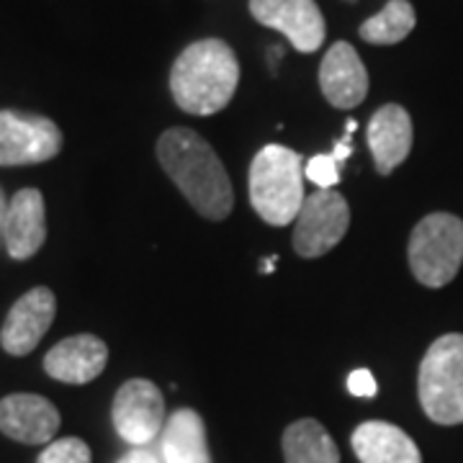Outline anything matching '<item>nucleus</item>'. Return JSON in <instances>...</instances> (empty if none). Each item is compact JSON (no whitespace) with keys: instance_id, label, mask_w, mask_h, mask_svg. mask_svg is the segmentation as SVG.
Here are the masks:
<instances>
[{"instance_id":"1","label":"nucleus","mask_w":463,"mask_h":463,"mask_svg":"<svg viewBox=\"0 0 463 463\" xmlns=\"http://www.w3.org/2000/svg\"><path fill=\"white\" fill-rule=\"evenodd\" d=\"M157 160L175 188L203 219L222 222L234 209L232 181L214 147L188 127H173L157 139Z\"/></svg>"},{"instance_id":"2","label":"nucleus","mask_w":463,"mask_h":463,"mask_svg":"<svg viewBox=\"0 0 463 463\" xmlns=\"http://www.w3.org/2000/svg\"><path fill=\"white\" fill-rule=\"evenodd\" d=\"M237 85L240 62L224 39L188 44L170 70V93L185 114L212 116L227 109Z\"/></svg>"},{"instance_id":"3","label":"nucleus","mask_w":463,"mask_h":463,"mask_svg":"<svg viewBox=\"0 0 463 463\" xmlns=\"http://www.w3.org/2000/svg\"><path fill=\"white\" fill-rule=\"evenodd\" d=\"M304 160L283 145H265L250 165V203L270 227L294 224L304 203Z\"/></svg>"},{"instance_id":"4","label":"nucleus","mask_w":463,"mask_h":463,"mask_svg":"<svg viewBox=\"0 0 463 463\" xmlns=\"http://www.w3.org/2000/svg\"><path fill=\"white\" fill-rule=\"evenodd\" d=\"M417 397L422 412L438 425L463 422V335L448 332L438 337L417 373Z\"/></svg>"},{"instance_id":"5","label":"nucleus","mask_w":463,"mask_h":463,"mask_svg":"<svg viewBox=\"0 0 463 463\" xmlns=\"http://www.w3.org/2000/svg\"><path fill=\"white\" fill-rule=\"evenodd\" d=\"M407 258L412 276L428 288H443L463 265V219L435 212L417 222L410 234Z\"/></svg>"},{"instance_id":"6","label":"nucleus","mask_w":463,"mask_h":463,"mask_svg":"<svg viewBox=\"0 0 463 463\" xmlns=\"http://www.w3.org/2000/svg\"><path fill=\"white\" fill-rule=\"evenodd\" d=\"M350 227V206L345 196L332 188H319L307 196L294 222V250L301 258H322L340 245Z\"/></svg>"},{"instance_id":"7","label":"nucleus","mask_w":463,"mask_h":463,"mask_svg":"<svg viewBox=\"0 0 463 463\" xmlns=\"http://www.w3.org/2000/svg\"><path fill=\"white\" fill-rule=\"evenodd\" d=\"M62 149L60 127L39 114L0 111V165H36Z\"/></svg>"},{"instance_id":"8","label":"nucleus","mask_w":463,"mask_h":463,"mask_svg":"<svg viewBox=\"0 0 463 463\" xmlns=\"http://www.w3.org/2000/svg\"><path fill=\"white\" fill-rule=\"evenodd\" d=\"M116 432L132 446H147L165 428V399L157 383L147 379L127 381L114 397Z\"/></svg>"},{"instance_id":"9","label":"nucleus","mask_w":463,"mask_h":463,"mask_svg":"<svg viewBox=\"0 0 463 463\" xmlns=\"http://www.w3.org/2000/svg\"><path fill=\"white\" fill-rule=\"evenodd\" d=\"M250 14L258 24L281 32L301 54L325 44L327 24L315 0H250Z\"/></svg>"},{"instance_id":"10","label":"nucleus","mask_w":463,"mask_h":463,"mask_svg":"<svg viewBox=\"0 0 463 463\" xmlns=\"http://www.w3.org/2000/svg\"><path fill=\"white\" fill-rule=\"evenodd\" d=\"M57 315V298L47 286H36L26 291L11 307V312L0 330V345L11 355H29L42 337L50 332Z\"/></svg>"},{"instance_id":"11","label":"nucleus","mask_w":463,"mask_h":463,"mask_svg":"<svg viewBox=\"0 0 463 463\" xmlns=\"http://www.w3.org/2000/svg\"><path fill=\"white\" fill-rule=\"evenodd\" d=\"M368 70L347 42H335L319 65V90L335 109H355L368 96Z\"/></svg>"},{"instance_id":"12","label":"nucleus","mask_w":463,"mask_h":463,"mask_svg":"<svg viewBox=\"0 0 463 463\" xmlns=\"http://www.w3.org/2000/svg\"><path fill=\"white\" fill-rule=\"evenodd\" d=\"M412 116L399 103H386L368 121L365 142L379 175H392L412 152Z\"/></svg>"},{"instance_id":"13","label":"nucleus","mask_w":463,"mask_h":463,"mask_svg":"<svg viewBox=\"0 0 463 463\" xmlns=\"http://www.w3.org/2000/svg\"><path fill=\"white\" fill-rule=\"evenodd\" d=\"M60 410L39 394H11L0 402V432L26 446H44L60 430Z\"/></svg>"},{"instance_id":"14","label":"nucleus","mask_w":463,"mask_h":463,"mask_svg":"<svg viewBox=\"0 0 463 463\" xmlns=\"http://www.w3.org/2000/svg\"><path fill=\"white\" fill-rule=\"evenodd\" d=\"M47 240L44 196L36 188H21L8 201V216L3 230V245L14 260L33 258Z\"/></svg>"},{"instance_id":"15","label":"nucleus","mask_w":463,"mask_h":463,"mask_svg":"<svg viewBox=\"0 0 463 463\" xmlns=\"http://www.w3.org/2000/svg\"><path fill=\"white\" fill-rule=\"evenodd\" d=\"M109 364V347L96 335H72L44 355V371L62 383H88L99 379Z\"/></svg>"},{"instance_id":"16","label":"nucleus","mask_w":463,"mask_h":463,"mask_svg":"<svg viewBox=\"0 0 463 463\" xmlns=\"http://www.w3.org/2000/svg\"><path fill=\"white\" fill-rule=\"evenodd\" d=\"M350 443L361 463H422L420 448L412 438L383 420L358 425Z\"/></svg>"},{"instance_id":"17","label":"nucleus","mask_w":463,"mask_h":463,"mask_svg":"<svg viewBox=\"0 0 463 463\" xmlns=\"http://www.w3.org/2000/svg\"><path fill=\"white\" fill-rule=\"evenodd\" d=\"M163 458L165 463H212L206 446V425L194 410H178L163 428Z\"/></svg>"},{"instance_id":"18","label":"nucleus","mask_w":463,"mask_h":463,"mask_svg":"<svg viewBox=\"0 0 463 463\" xmlns=\"http://www.w3.org/2000/svg\"><path fill=\"white\" fill-rule=\"evenodd\" d=\"M286 463H340V448L327 428L317 420H297L283 430Z\"/></svg>"},{"instance_id":"19","label":"nucleus","mask_w":463,"mask_h":463,"mask_svg":"<svg viewBox=\"0 0 463 463\" xmlns=\"http://www.w3.org/2000/svg\"><path fill=\"white\" fill-rule=\"evenodd\" d=\"M417 24V14L410 0H389L376 16L361 24V39L376 47H392L404 42Z\"/></svg>"},{"instance_id":"20","label":"nucleus","mask_w":463,"mask_h":463,"mask_svg":"<svg viewBox=\"0 0 463 463\" xmlns=\"http://www.w3.org/2000/svg\"><path fill=\"white\" fill-rule=\"evenodd\" d=\"M90 448L80 438H60L39 453L36 463H90Z\"/></svg>"},{"instance_id":"21","label":"nucleus","mask_w":463,"mask_h":463,"mask_svg":"<svg viewBox=\"0 0 463 463\" xmlns=\"http://www.w3.org/2000/svg\"><path fill=\"white\" fill-rule=\"evenodd\" d=\"M307 178L312 183H317L319 188H332L335 183L340 181V165L335 163L332 155H315L307 167H304Z\"/></svg>"},{"instance_id":"22","label":"nucleus","mask_w":463,"mask_h":463,"mask_svg":"<svg viewBox=\"0 0 463 463\" xmlns=\"http://www.w3.org/2000/svg\"><path fill=\"white\" fill-rule=\"evenodd\" d=\"M347 392H350L353 397L371 399V397H376L379 386H376V379H373V373H371V371L358 368V371H353V373L347 376Z\"/></svg>"},{"instance_id":"23","label":"nucleus","mask_w":463,"mask_h":463,"mask_svg":"<svg viewBox=\"0 0 463 463\" xmlns=\"http://www.w3.org/2000/svg\"><path fill=\"white\" fill-rule=\"evenodd\" d=\"M116 463H160V461H157V456H155V453L142 450V448H134V450H129L127 456H121Z\"/></svg>"},{"instance_id":"24","label":"nucleus","mask_w":463,"mask_h":463,"mask_svg":"<svg viewBox=\"0 0 463 463\" xmlns=\"http://www.w3.org/2000/svg\"><path fill=\"white\" fill-rule=\"evenodd\" d=\"M5 216H8V199L0 188V242H3V230H5Z\"/></svg>"}]
</instances>
